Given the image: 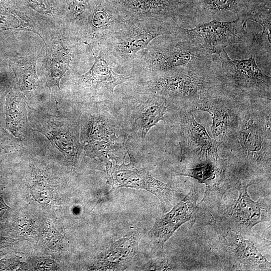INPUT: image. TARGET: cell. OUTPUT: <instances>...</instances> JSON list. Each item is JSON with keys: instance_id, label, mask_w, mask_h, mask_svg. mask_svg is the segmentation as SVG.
<instances>
[{"instance_id": "obj_1", "label": "cell", "mask_w": 271, "mask_h": 271, "mask_svg": "<svg viewBox=\"0 0 271 271\" xmlns=\"http://www.w3.org/2000/svg\"><path fill=\"white\" fill-rule=\"evenodd\" d=\"M271 100L248 101L235 133L224 145L230 149L227 173L234 182L256 184L270 180Z\"/></svg>"}, {"instance_id": "obj_2", "label": "cell", "mask_w": 271, "mask_h": 271, "mask_svg": "<svg viewBox=\"0 0 271 271\" xmlns=\"http://www.w3.org/2000/svg\"><path fill=\"white\" fill-rule=\"evenodd\" d=\"M218 64L137 76L131 81L132 94L160 96L178 110H197L223 92L216 74Z\"/></svg>"}, {"instance_id": "obj_3", "label": "cell", "mask_w": 271, "mask_h": 271, "mask_svg": "<svg viewBox=\"0 0 271 271\" xmlns=\"http://www.w3.org/2000/svg\"><path fill=\"white\" fill-rule=\"evenodd\" d=\"M218 55H212L181 38L165 35L154 39L138 52L127 70L134 77L180 69L216 65Z\"/></svg>"}, {"instance_id": "obj_4", "label": "cell", "mask_w": 271, "mask_h": 271, "mask_svg": "<svg viewBox=\"0 0 271 271\" xmlns=\"http://www.w3.org/2000/svg\"><path fill=\"white\" fill-rule=\"evenodd\" d=\"M179 25L176 22L160 19H127L104 42L101 51L113 67L128 69L137 53L155 38L172 35Z\"/></svg>"}, {"instance_id": "obj_5", "label": "cell", "mask_w": 271, "mask_h": 271, "mask_svg": "<svg viewBox=\"0 0 271 271\" xmlns=\"http://www.w3.org/2000/svg\"><path fill=\"white\" fill-rule=\"evenodd\" d=\"M218 58L216 74L224 93L246 101L271 100V78L259 69L255 56L231 59L224 49Z\"/></svg>"}, {"instance_id": "obj_6", "label": "cell", "mask_w": 271, "mask_h": 271, "mask_svg": "<svg viewBox=\"0 0 271 271\" xmlns=\"http://www.w3.org/2000/svg\"><path fill=\"white\" fill-rule=\"evenodd\" d=\"M28 109L31 129L44 135L61 153L66 163L75 168L83 150L80 141V120L29 106Z\"/></svg>"}, {"instance_id": "obj_7", "label": "cell", "mask_w": 271, "mask_h": 271, "mask_svg": "<svg viewBox=\"0 0 271 271\" xmlns=\"http://www.w3.org/2000/svg\"><path fill=\"white\" fill-rule=\"evenodd\" d=\"M246 32V22L237 16L229 22L213 19L208 22L197 23L193 28L177 25L172 35L212 55H218L227 46L243 44Z\"/></svg>"}, {"instance_id": "obj_8", "label": "cell", "mask_w": 271, "mask_h": 271, "mask_svg": "<svg viewBox=\"0 0 271 271\" xmlns=\"http://www.w3.org/2000/svg\"><path fill=\"white\" fill-rule=\"evenodd\" d=\"M239 196L226 204H220L210 218L217 219L231 228L239 232L242 235L251 233L252 228L257 224L270 220V201L260 199L253 201L247 192L248 187L253 183L242 185L236 183Z\"/></svg>"}, {"instance_id": "obj_9", "label": "cell", "mask_w": 271, "mask_h": 271, "mask_svg": "<svg viewBox=\"0 0 271 271\" xmlns=\"http://www.w3.org/2000/svg\"><path fill=\"white\" fill-rule=\"evenodd\" d=\"M130 161L120 165L106 162L107 182L113 189L130 188L146 190L157 197L166 209L176 203L177 192L170 185L154 177L141 167L133 156L128 153Z\"/></svg>"}, {"instance_id": "obj_10", "label": "cell", "mask_w": 271, "mask_h": 271, "mask_svg": "<svg viewBox=\"0 0 271 271\" xmlns=\"http://www.w3.org/2000/svg\"><path fill=\"white\" fill-rule=\"evenodd\" d=\"M218 237V250L222 257L236 270H270V263L257 250L253 242L225 223L210 218Z\"/></svg>"}, {"instance_id": "obj_11", "label": "cell", "mask_w": 271, "mask_h": 271, "mask_svg": "<svg viewBox=\"0 0 271 271\" xmlns=\"http://www.w3.org/2000/svg\"><path fill=\"white\" fill-rule=\"evenodd\" d=\"M179 111L180 160L194 165L209 161L219 162L218 148L221 143L212 138L205 128L198 123L192 111Z\"/></svg>"}, {"instance_id": "obj_12", "label": "cell", "mask_w": 271, "mask_h": 271, "mask_svg": "<svg viewBox=\"0 0 271 271\" xmlns=\"http://www.w3.org/2000/svg\"><path fill=\"white\" fill-rule=\"evenodd\" d=\"M127 19H160L182 26L197 15L195 6L177 0H109Z\"/></svg>"}, {"instance_id": "obj_13", "label": "cell", "mask_w": 271, "mask_h": 271, "mask_svg": "<svg viewBox=\"0 0 271 271\" xmlns=\"http://www.w3.org/2000/svg\"><path fill=\"white\" fill-rule=\"evenodd\" d=\"M92 52L95 59L94 63L88 72L77 78V88L84 96L93 100L110 99L117 86L133 80L134 77L129 72L121 74L114 71L101 51L98 52V56Z\"/></svg>"}, {"instance_id": "obj_14", "label": "cell", "mask_w": 271, "mask_h": 271, "mask_svg": "<svg viewBox=\"0 0 271 271\" xmlns=\"http://www.w3.org/2000/svg\"><path fill=\"white\" fill-rule=\"evenodd\" d=\"M248 101L238 99L223 92L203 103L197 110L210 114L213 139L224 145L235 133Z\"/></svg>"}, {"instance_id": "obj_15", "label": "cell", "mask_w": 271, "mask_h": 271, "mask_svg": "<svg viewBox=\"0 0 271 271\" xmlns=\"http://www.w3.org/2000/svg\"><path fill=\"white\" fill-rule=\"evenodd\" d=\"M199 192L193 187L188 194L168 213L156 218L148 233L156 249L163 250L165 243L181 226L197 219L200 210L197 204Z\"/></svg>"}, {"instance_id": "obj_16", "label": "cell", "mask_w": 271, "mask_h": 271, "mask_svg": "<svg viewBox=\"0 0 271 271\" xmlns=\"http://www.w3.org/2000/svg\"><path fill=\"white\" fill-rule=\"evenodd\" d=\"M88 16L84 37L99 51L106 40L127 19L109 0H96Z\"/></svg>"}, {"instance_id": "obj_17", "label": "cell", "mask_w": 271, "mask_h": 271, "mask_svg": "<svg viewBox=\"0 0 271 271\" xmlns=\"http://www.w3.org/2000/svg\"><path fill=\"white\" fill-rule=\"evenodd\" d=\"M143 100L141 94H132L128 98L130 110V122L133 130L142 139H144L152 127L161 121L171 106L167 100L160 96L146 95Z\"/></svg>"}, {"instance_id": "obj_18", "label": "cell", "mask_w": 271, "mask_h": 271, "mask_svg": "<svg viewBox=\"0 0 271 271\" xmlns=\"http://www.w3.org/2000/svg\"><path fill=\"white\" fill-rule=\"evenodd\" d=\"M79 120L82 144L96 141L121 142L117 124L94 105L81 109Z\"/></svg>"}, {"instance_id": "obj_19", "label": "cell", "mask_w": 271, "mask_h": 271, "mask_svg": "<svg viewBox=\"0 0 271 271\" xmlns=\"http://www.w3.org/2000/svg\"><path fill=\"white\" fill-rule=\"evenodd\" d=\"M139 240V233L136 232L118 239L97 256L92 268L98 270L125 269L136 256Z\"/></svg>"}, {"instance_id": "obj_20", "label": "cell", "mask_w": 271, "mask_h": 271, "mask_svg": "<svg viewBox=\"0 0 271 271\" xmlns=\"http://www.w3.org/2000/svg\"><path fill=\"white\" fill-rule=\"evenodd\" d=\"M270 5V0H196L198 14L215 19L217 15L231 13L243 19L258 9Z\"/></svg>"}, {"instance_id": "obj_21", "label": "cell", "mask_w": 271, "mask_h": 271, "mask_svg": "<svg viewBox=\"0 0 271 271\" xmlns=\"http://www.w3.org/2000/svg\"><path fill=\"white\" fill-rule=\"evenodd\" d=\"M27 105L26 97L21 91L14 89L9 93L7 98L6 127L18 139L24 138L31 127Z\"/></svg>"}, {"instance_id": "obj_22", "label": "cell", "mask_w": 271, "mask_h": 271, "mask_svg": "<svg viewBox=\"0 0 271 271\" xmlns=\"http://www.w3.org/2000/svg\"><path fill=\"white\" fill-rule=\"evenodd\" d=\"M38 57L35 55L22 57L10 63L20 91L26 97L32 96L39 87L36 70Z\"/></svg>"}, {"instance_id": "obj_23", "label": "cell", "mask_w": 271, "mask_h": 271, "mask_svg": "<svg viewBox=\"0 0 271 271\" xmlns=\"http://www.w3.org/2000/svg\"><path fill=\"white\" fill-rule=\"evenodd\" d=\"M71 61V51L66 47L58 49L53 54L46 75V85L50 90L54 86L60 89V80L69 69Z\"/></svg>"}, {"instance_id": "obj_24", "label": "cell", "mask_w": 271, "mask_h": 271, "mask_svg": "<svg viewBox=\"0 0 271 271\" xmlns=\"http://www.w3.org/2000/svg\"><path fill=\"white\" fill-rule=\"evenodd\" d=\"M82 149L88 157L106 162L115 160L125 152L121 142L96 141L82 144Z\"/></svg>"}, {"instance_id": "obj_25", "label": "cell", "mask_w": 271, "mask_h": 271, "mask_svg": "<svg viewBox=\"0 0 271 271\" xmlns=\"http://www.w3.org/2000/svg\"><path fill=\"white\" fill-rule=\"evenodd\" d=\"M34 26L33 22L27 16L0 8V28L2 29L25 30L33 31L39 35Z\"/></svg>"}, {"instance_id": "obj_26", "label": "cell", "mask_w": 271, "mask_h": 271, "mask_svg": "<svg viewBox=\"0 0 271 271\" xmlns=\"http://www.w3.org/2000/svg\"><path fill=\"white\" fill-rule=\"evenodd\" d=\"M243 44L254 54L264 53L270 56V37L264 34L246 32Z\"/></svg>"}, {"instance_id": "obj_27", "label": "cell", "mask_w": 271, "mask_h": 271, "mask_svg": "<svg viewBox=\"0 0 271 271\" xmlns=\"http://www.w3.org/2000/svg\"><path fill=\"white\" fill-rule=\"evenodd\" d=\"M69 9L72 19H83L85 14L89 10L90 0H68Z\"/></svg>"}, {"instance_id": "obj_28", "label": "cell", "mask_w": 271, "mask_h": 271, "mask_svg": "<svg viewBox=\"0 0 271 271\" xmlns=\"http://www.w3.org/2000/svg\"><path fill=\"white\" fill-rule=\"evenodd\" d=\"M146 270H176L175 265H173L168 259L160 258L152 261L145 268Z\"/></svg>"}, {"instance_id": "obj_29", "label": "cell", "mask_w": 271, "mask_h": 271, "mask_svg": "<svg viewBox=\"0 0 271 271\" xmlns=\"http://www.w3.org/2000/svg\"><path fill=\"white\" fill-rule=\"evenodd\" d=\"M29 5L35 11L42 14H52L50 6L46 0H27Z\"/></svg>"}, {"instance_id": "obj_30", "label": "cell", "mask_w": 271, "mask_h": 271, "mask_svg": "<svg viewBox=\"0 0 271 271\" xmlns=\"http://www.w3.org/2000/svg\"><path fill=\"white\" fill-rule=\"evenodd\" d=\"M190 5L195 6V3L196 0H177ZM196 7V6H195Z\"/></svg>"}, {"instance_id": "obj_31", "label": "cell", "mask_w": 271, "mask_h": 271, "mask_svg": "<svg viewBox=\"0 0 271 271\" xmlns=\"http://www.w3.org/2000/svg\"><path fill=\"white\" fill-rule=\"evenodd\" d=\"M1 90H0V97H1ZM1 103H0V109H1Z\"/></svg>"}]
</instances>
